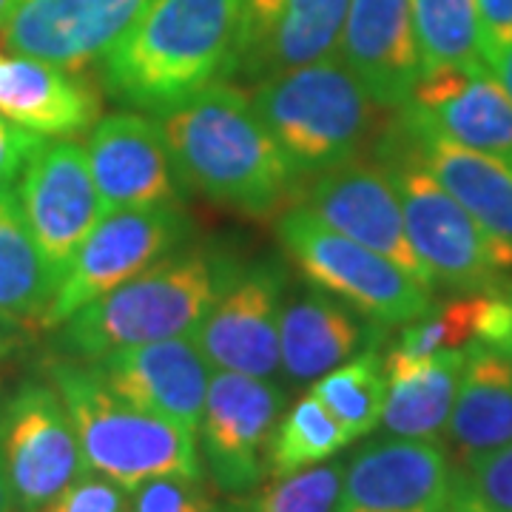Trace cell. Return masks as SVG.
<instances>
[{
    "instance_id": "cell-1",
    "label": "cell",
    "mask_w": 512,
    "mask_h": 512,
    "mask_svg": "<svg viewBox=\"0 0 512 512\" xmlns=\"http://www.w3.org/2000/svg\"><path fill=\"white\" fill-rule=\"evenodd\" d=\"M177 183L205 200L262 217L299 183V168L231 83H211L160 111Z\"/></svg>"
},
{
    "instance_id": "cell-2",
    "label": "cell",
    "mask_w": 512,
    "mask_h": 512,
    "mask_svg": "<svg viewBox=\"0 0 512 512\" xmlns=\"http://www.w3.org/2000/svg\"><path fill=\"white\" fill-rule=\"evenodd\" d=\"M245 0H148L103 55L106 92L131 109L163 111L228 72Z\"/></svg>"
},
{
    "instance_id": "cell-3",
    "label": "cell",
    "mask_w": 512,
    "mask_h": 512,
    "mask_svg": "<svg viewBox=\"0 0 512 512\" xmlns=\"http://www.w3.org/2000/svg\"><path fill=\"white\" fill-rule=\"evenodd\" d=\"M239 268L211 248L163 256L60 322L57 348L77 362H97L114 350L194 333Z\"/></svg>"
},
{
    "instance_id": "cell-4",
    "label": "cell",
    "mask_w": 512,
    "mask_h": 512,
    "mask_svg": "<svg viewBox=\"0 0 512 512\" xmlns=\"http://www.w3.org/2000/svg\"><path fill=\"white\" fill-rule=\"evenodd\" d=\"M49 379L69 410L92 473L128 493L148 478H202L194 433L123 402L94 365L55 362Z\"/></svg>"
},
{
    "instance_id": "cell-5",
    "label": "cell",
    "mask_w": 512,
    "mask_h": 512,
    "mask_svg": "<svg viewBox=\"0 0 512 512\" xmlns=\"http://www.w3.org/2000/svg\"><path fill=\"white\" fill-rule=\"evenodd\" d=\"M251 103L299 174L356 160L382 109L336 55L256 83Z\"/></svg>"
},
{
    "instance_id": "cell-6",
    "label": "cell",
    "mask_w": 512,
    "mask_h": 512,
    "mask_svg": "<svg viewBox=\"0 0 512 512\" xmlns=\"http://www.w3.org/2000/svg\"><path fill=\"white\" fill-rule=\"evenodd\" d=\"M379 160L402 202L410 245L436 282L456 291H487L512 271L510 242L484 231L390 128L379 137Z\"/></svg>"
},
{
    "instance_id": "cell-7",
    "label": "cell",
    "mask_w": 512,
    "mask_h": 512,
    "mask_svg": "<svg viewBox=\"0 0 512 512\" xmlns=\"http://www.w3.org/2000/svg\"><path fill=\"white\" fill-rule=\"evenodd\" d=\"M276 237L316 288L365 313L376 325H407L433 311V288L416 282L387 256L333 231L305 205L279 217Z\"/></svg>"
},
{
    "instance_id": "cell-8",
    "label": "cell",
    "mask_w": 512,
    "mask_h": 512,
    "mask_svg": "<svg viewBox=\"0 0 512 512\" xmlns=\"http://www.w3.org/2000/svg\"><path fill=\"white\" fill-rule=\"evenodd\" d=\"M188 237L191 220L177 200L106 214L60 276L43 328H57L92 299L114 291L163 256L180 251Z\"/></svg>"
},
{
    "instance_id": "cell-9",
    "label": "cell",
    "mask_w": 512,
    "mask_h": 512,
    "mask_svg": "<svg viewBox=\"0 0 512 512\" xmlns=\"http://www.w3.org/2000/svg\"><path fill=\"white\" fill-rule=\"evenodd\" d=\"M0 450L20 512H32L92 473L69 410L49 384L26 382L0 416Z\"/></svg>"
},
{
    "instance_id": "cell-10",
    "label": "cell",
    "mask_w": 512,
    "mask_h": 512,
    "mask_svg": "<svg viewBox=\"0 0 512 512\" xmlns=\"http://www.w3.org/2000/svg\"><path fill=\"white\" fill-rule=\"evenodd\" d=\"M282 404V387L271 379L231 370L211 373L200 421L202 453L222 493H251L262 484Z\"/></svg>"
},
{
    "instance_id": "cell-11",
    "label": "cell",
    "mask_w": 512,
    "mask_h": 512,
    "mask_svg": "<svg viewBox=\"0 0 512 512\" xmlns=\"http://www.w3.org/2000/svg\"><path fill=\"white\" fill-rule=\"evenodd\" d=\"M15 194L49 268L60 279L94 225L106 217L86 148L72 140L43 143L18 177Z\"/></svg>"
},
{
    "instance_id": "cell-12",
    "label": "cell",
    "mask_w": 512,
    "mask_h": 512,
    "mask_svg": "<svg viewBox=\"0 0 512 512\" xmlns=\"http://www.w3.org/2000/svg\"><path fill=\"white\" fill-rule=\"evenodd\" d=\"M350 0H245L225 77L262 83L328 60L339 49Z\"/></svg>"
},
{
    "instance_id": "cell-13",
    "label": "cell",
    "mask_w": 512,
    "mask_h": 512,
    "mask_svg": "<svg viewBox=\"0 0 512 512\" xmlns=\"http://www.w3.org/2000/svg\"><path fill=\"white\" fill-rule=\"evenodd\" d=\"M302 205L333 231L396 262L421 285H436L433 274L410 245L402 202L382 160H348L322 171L319 180L308 188Z\"/></svg>"
},
{
    "instance_id": "cell-14",
    "label": "cell",
    "mask_w": 512,
    "mask_h": 512,
    "mask_svg": "<svg viewBox=\"0 0 512 512\" xmlns=\"http://www.w3.org/2000/svg\"><path fill=\"white\" fill-rule=\"evenodd\" d=\"M402 111L450 143L512 165V97L487 60L421 72Z\"/></svg>"
},
{
    "instance_id": "cell-15",
    "label": "cell",
    "mask_w": 512,
    "mask_h": 512,
    "mask_svg": "<svg viewBox=\"0 0 512 512\" xmlns=\"http://www.w3.org/2000/svg\"><path fill=\"white\" fill-rule=\"evenodd\" d=\"M456 473L439 441H373L345 464L336 512H444Z\"/></svg>"
},
{
    "instance_id": "cell-16",
    "label": "cell",
    "mask_w": 512,
    "mask_h": 512,
    "mask_svg": "<svg viewBox=\"0 0 512 512\" xmlns=\"http://www.w3.org/2000/svg\"><path fill=\"white\" fill-rule=\"evenodd\" d=\"M285 274L274 262L239 268L237 279L191 333L217 370L271 379L279 370V299Z\"/></svg>"
},
{
    "instance_id": "cell-17",
    "label": "cell",
    "mask_w": 512,
    "mask_h": 512,
    "mask_svg": "<svg viewBox=\"0 0 512 512\" xmlns=\"http://www.w3.org/2000/svg\"><path fill=\"white\" fill-rule=\"evenodd\" d=\"M111 390L131 407L197 433L205 410L211 365L194 336L114 350L92 362Z\"/></svg>"
},
{
    "instance_id": "cell-18",
    "label": "cell",
    "mask_w": 512,
    "mask_h": 512,
    "mask_svg": "<svg viewBox=\"0 0 512 512\" xmlns=\"http://www.w3.org/2000/svg\"><path fill=\"white\" fill-rule=\"evenodd\" d=\"M148 0H20L0 26L15 55L83 69L103 57Z\"/></svg>"
},
{
    "instance_id": "cell-19",
    "label": "cell",
    "mask_w": 512,
    "mask_h": 512,
    "mask_svg": "<svg viewBox=\"0 0 512 512\" xmlns=\"http://www.w3.org/2000/svg\"><path fill=\"white\" fill-rule=\"evenodd\" d=\"M86 157L103 214L177 200L180 194L160 120L131 111L109 114L92 128Z\"/></svg>"
},
{
    "instance_id": "cell-20",
    "label": "cell",
    "mask_w": 512,
    "mask_h": 512,
    "mask_svg": "<svg viewBox=\"0 0 512 512\" xmlns=\"http://www.w3.org/2000/svg\"><path fill=\"white\" fill-rule=\"evenodd\" d=\"M336 57L376 106L402 109L421 77L413 0H350Z\"/></svg>"
},
{
    "instance_id": "cell-21",
    "label": "cell",
    "mask_w": 512,
    "mask_h": 512,
    "mask_svg": "<svg viewBox=\"0 0 512 512\" xmlns=\"http://www.w3.org/2000/svg\"><path fill=\"white\" fill-rule=\"evenodd\" d=\"M390 131L473 220L512 245V165L473 148L450 143L399 109Z\"/></svg>"
},
{
    "instance_id": "cell-22",
    "label": "cell",
    "mask_w": 512,
    "mask_h": 512,
    "mask_svg": "<svg viewBox=\"0 0 512 512\" xmlns=\"http://www.w3.org/2000/svg\"><path fill=\"white\" fill-rule=\"evenodd\" d=\"M0 117L40 137H72L100 117V89L80 69L0 55Z\"/></svg>"
},
{
    "instance_id": "cell-23",
    "label": "cell",
    "mask_w": 512,
    "mask_h": 512,
    "mask_svg": "<svg viewBox=\"0 0 512 512\" xmlns=\"http://www.w3.org/2000/svg\"><path fill=\"white\" fill-rule=\"evenodd\" d=\"M464 353L456 404L444 430L458 470L512 441V353L476 339Z\"/></svg>"
},
{
    "instance_id": "cell-24",
    "label": "cell",
    "mask_w": 512,
    "mask_h": 512,
    "mask_svg": "<svg viewBox=\"0 0 512 512\" xmlns=\"http://www.w3.org/2000/svg\"><path fill=\"white\" fill-rule=\"evenodd\" d=\"M362 342L365 328L325 293H302L279 313V362L296 384L322 379L356 356Z\"/></svg>"
},
{
    "instance_id": "cell-25",
    "label": "cell",
    "mask_w": 512,
    "mask_h": 512,
    "mask_svg": "<svg viewBox=\"0 0 512 512\" xmlns=\"http://www.w3.org/2000/svg\"><path fill=\"white\" fill-rule=\"evenodd\" d=\"M464 356V348H450L413 365L384 367L387 396L379 421L384 430L399 439H439L456 404Z\"/></svg>"
},
{
    "instance_id": "cell-26",
    "label": "cell",
    "mask_w": 512,
    "mask_h": 512,
    "mask_svg": "<svg viewBox=\"0 0 512 512\" xmlns=\"http://www.w3.org/2000/svg\"><path fill=\"white\" fill-rule=\"evenodd\" d=\"M57 282L20 211L18 194L0 188V322L9 328L37 322L43 328Z\"/></svg>"
},
{
    "instance_id": "cell-27",
    "label": "cell",
    "mask_w": 512,
    "mask_h": 512,
    "mask_svg": "<svg viewBox=\"0 0 512 512\" xmlns=\"http://www.w3.org/2000/svg\"><path fill=\"white\" fill-rule=\"evenodd\" d=\"M421 72L484 60L478 0H413Z\"/></svg>"
},
{
    "instance_id": "cell-28",
    "label": "cell",
    "mask_w": 512,
    "mask_h": 512,
    "mask_svg": "<svg viewBox=\"0 0 512 512\" xmlns=\"http://www.w3.org/2000/svg\"><path fill=\"white\" fill-rule=\"evenodd\" d=\"M311 393L345 427L350 439H362L382 421L384 396H387L382 356L373 348L359 356H350L348 362L316 379Z\"/></svg>"
},
{
    "instance_id": "cell-29",
    "label": "cell",
    "mask_w": 512,
    "mask_h": 512,
    "mask_svg": "<svg viewBox=\"0 0 512 512\" xmlns=\"http://www.w3.org/2000/svg\"><path fill=\"white\" fill-rule=\"evenodd\" d=\"M350 441L345 427L330 416L325 404L308 393L276 421L274 436L268 441V470L274 478L308 470L313 464L330 461Z\"/></svg>"
},
{
    "instance_id": "cell-30",
    "label": "cell",
    "mask_w": 512,
    "mask_h": 512,
    "mask_svg": "<svg viewBox=\"0 0 512 512\" xmlns=\"http://www.w3.org/2000/svg\"><path fill=\"white\" fill-rule=\"evenodd\" d=\"M345 481V464H313L254 493L237 512H336Z\"/></svg>"
},
{
    "instance_id": "cell-31",
    "label": "cell",
    "mask_w": 512,
    "mask_h": 512,
    "mask_svg": "<svg viewBox=\"0 0 512 512\" xmlns=\"http://www.w3.org/2000/svg\"><path fill=\"white\" fill-rule=\"evenodd\" d=\"M131 512H228L202 487V478L160 476L143 481L134 498Z\"/></svg>"
},
{
    "instance_id": "cell-32",
    "label": "cell",
    "mask_w": 512,
    "mask_h": 512,
    "mask_svg": "<svg viewBox=\"0 0 512 512\" xmlns=\"http://www.w3.org/2000/svg\"><path fill=\"white\" fill-rule=\"evenodd\" d=\"M32 512H131V498L111 478L86 473Z\"/></svg>"
},
{
    "instance_id": "cell-33",
    "label": "cell",
    "mask_w": 512,
    "mask_h": 512,
    "mask_svg": "<svg viewBox=\"0 0 512 512\" xmlns=\"http://www.w3.org/2000/svg\"><path fill=\"white\" fill-rule=\"evenodd\" d=\"M490 512H512V441L461 470Z\"/></svg>"
},
{
    "instance_id": "cell-34",
    "label": "cell",
    "mask_w": 512,
    "mask_h": 512,
    "mask_svg": "<svg viewBox=\"0 0 512 512\" xmlns=\"http://www.w3.org/2000/svg\"><path fill=\"white\" fill-rule=\"evenodd\" d=\"M40 146H43L40 134L0 117V188H9L18 180Z\"/></svg>"
},
{
    "instance_id": "cell-35",
    "label": "cell",
    "mask_w": 512,
    "mask_h": 512,
    "mask_svg": "<svg viewBox=\"0 0 512 512\" xmlns=\"http://www.w3.org/2000/svg\"><path fill=\"white\" fill-rule=\"evenodd\" d=\"M478 12L484 29V52L512 43V0H478Z\"/></svg>"
},
{
    "instance_id": "cell-36",
    "label": "cell",
    "mask_w": 512,
    "mask_h": 512,
    "mask_svg": "<svg viewBox=\"0 0 512 512\" xmlns=\"http://www.w3.org/2000/svg\"><path fill=\"white\" fill-rule=\"evenodd\" d=\"M444 512H490V510H487V504L478 498L476 490L467 484L464 473L458 470L456 484H453V495H450V504H447V510Z\"/></svg>"
},
{
    "instance_id": "cell-37",
    "label": "cell",
    "mask_w": 512,
    "mask_h": 512,
    "mask_svg": "<svg viewBox=\"0 0 512 512\" xmlns=\"http://www.w3.org/2000/svg\"><path fill=\"white\" fill-rule=\"evenodd\" d=\"M484 60H487V66L493 69L495 77L501 80V86H504L507 94L512 97V43L487 49V52H484Z\"/></svg>"
},
{
    "instance_id": "cell-38",
    "label": "cell",
    "mask_w": 512,
    "mask_h": 512,
    "mask_svg": "<svg viewBox=\"0 0 512 512\" xmlns=\"http://www.w3.org/2000/svg\"><path fill=\"white\" fill-rule=\"evenodd\" d=\"M0 512H20L18 498L12 490V481L6 473V461H3V450H0Z\"/></svg>"
},
{
    "instance_id": "cell-39",
    "label": "cell",
    "mask_w": 512,
    "mask_h": 512,
    "mask_svg": "<svg viewBox=\"0 0 512 512\" xmlns=\"http://www.w3.org/2000/svg\"><path fill=\"white\" fill-rule=\"evenodd\" d=\"M12 348H15V333H12V328L6 322H0V359L6 353H12Z\"/></svg>"
},
{
    "instance_id": "cell-40",
    "label": "cell",
    "mask_w": 512,
    "mask_h": 512,
    "mask_svg": "<svg viewBox=\"0 0 512 512\" xmlns=\"http://www.w3.org/2000/svg\"><path fill=\"white\" fill-rule=\"evenodd\" d=\"M20 0H0V26L9 20V15L15 12V6H18Z\"/></svg>"
},
{
    "instance_id": "cell-41",
    "label": "cell",
    "mask_w": 512,
    "mask_h": 512,
    "mask_svg": "<svg viewBox=\"0 0 512 512\" xmlns=\"http://www.w3.org/2000/svg\"><path fill=\"white\" fill-rule=\"evenodd\" d=\"M501 291H504V296L510 299V305H512V282H510V285H507V288H501ZM510 353H512V345H510Z\"/></svg>"
}]
</instances>
